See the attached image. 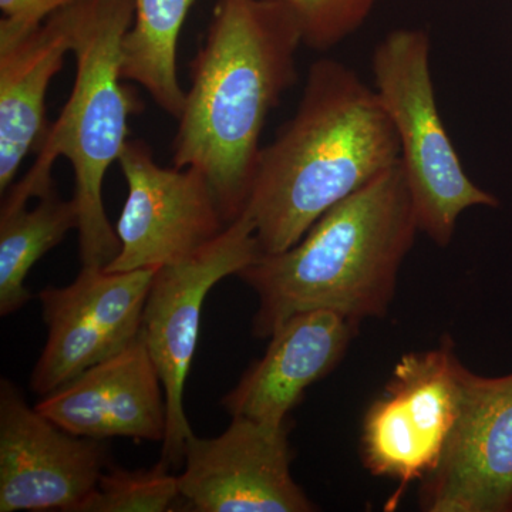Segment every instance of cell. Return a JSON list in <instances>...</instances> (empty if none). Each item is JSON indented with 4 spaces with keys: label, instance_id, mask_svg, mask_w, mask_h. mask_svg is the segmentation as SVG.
<instances>
[{
    "label": "cell",
    "instance_id": "5b68a950",
    "mask_svg": "<svg viewBox=\"0 0 512 512\" xmlns=\"http://www.w3.org/2000/svg\"><path fill=\"white\" fill-rule=\"evenodd\" d=\"M375 92L392 121L417 225L448 247L461 215L500 201L470 180L441 119L431 74V37L424 29L387 33L372 53Z\"/></svg>",
    "mask_w": 512,
    "mask_h": 512
},
{
    "label": "cell",
    "instance_id": "9c48e42d",
    "mask_svg": "<svg viewBox=\"0 0 512 512\" xmlns=\"http://www.w3.org/2000/svg\"><path fill=\"white\" fill-rule=\"evenodd\" d=\"M156 271L82 268L73 284L43 289L47 342L30 376L33 392L40 397L55 392L136 342Z\"/></svg>",
    "mask_w": 512,
    "mask_h": 512
},
{
    "label": "cell",
    "instance_id": "e0dca14e",
    "mask_svg": "<svg viewBox=\"0 0 512 512\" xmlns=\"http://www.w3.org/2000/svg\"><path fill=\"white\" fill-rule=\"evenodd\" d=\"M77 225L73 201L56 190L32 210L0 212V315H12L32 299L25 286L30 269Z\"/></svg>",
    "mask_w": 512,
    "mask_h": 512
},
{
    "label": "cell",
    "instance_id": "52a82bcc",
    "mask_svg": "<svg viewBox=\"0 0 512 512\" xmlns=\"http://www.w3.org/2000/svg\"><path fill=\"white\" fill-rule=\"evenodd\" d=\"M259 255L254 224L242 214L207 247L178 264L161 266L153 276L140 338L164 387L167 431L161 460L171 468L184 466L185 447L194 436L184 392L200 336L202 305L215 284L238 275Z\"/></svg>",
    "mask_w": 512,
    "mask_h": 512
},
{
    "label": "cell",
    "instance_id": "ba28073f",
    "mask_svg": "<svg viewBox=\"0 0 512 512\" xmlns=\"http://www.w3.org/2000/svg\"><path fill=\"white\" fill-rule=\"evenodd\" d=\"M117 163L127 198L116 228L120 252L106 271L178 264L228 227L210 183L195 168L161 167L143 140H128Z\"/></svg>",
    "mask_w": 512,
    "mask_h": 512
},
{
    "label": "cell",
    "instance_id": "ac0fdd59",
    "mask_svg": "<svg viewBox=\"0 0 512 512\" xmlns=\"http://www.w3.org/2000/svg\"><path fill=\"white\" fill-rule=\"evenodd\" d=\"M160 460L148 470L110 468L74 512H164L180 494L178 476Z\"/></svg>",
    "mask_w": 512,
    "mask_h": 512
},
{
    "label": "cell",
    "instance_id": "3957f363",
    "mask_svg": "<svg viewBox=\"0 0 512 512\" xmlns=\"http://www.w3.org/2000/svg\"><path fill=\"white\" fill-rule=\"evenodd\" d=\"M419 232L399 161L325 212L298 244L238 272L258 296L255 338L269 339L291 316L318 309L357 325L386 315Z\"/></svg>",
    "mask_w": 512,
    "mask_h": 512
},
{
    "label": "cell",
    "instance_id": "ffe728a7",
    "mask_svg": "<svg viewBox=\"0 0 512 512\" xmlns=\"http://www.w3.org/2000/svg\"><path fill=\"white\" fill-rule=\"evenodd\" d=\"M77 0H0V42H10L39 28L50 16Z\"/></svg>",
    "mask_w": 512,
    "mask_h": 512
},
{
    "label": "cell",
    "instance_id": "7c38bea8",
    "mask_svg": "<svg viewBox=\"0 0 512 512\" xmlns=\"http://www.w3.org/2000/svg\"><path fill=\"white\" fill-rule=\"evenodd\" d=\"M419 503L427 512H512V372L484 377L466 367L456 429Z\"/></svg>",
    "mask_w": 512,
    "mask_h": 512
},
{
    "label": "cell",
    "instance_id": "30bf717a",
    "mask_svg": "<svg viewBox=\"0 0 512 512\" xmlns=\"http://www.w3.org/2000/svg\"><path fill=\"white\" fill-rule=\"evenodd\" d=\"M289 424L232 417L221 436H192L178 476L181 497L200 512H311L293 480Z\"/></svg>",
    "mask_w": 512,
    "mask_h": 512
},
{
    "label": "cell",
    "instance_id": "277c9868",
    "mask_svg": "<svg viewBox=\"0 0 512 512\" xmlns=\"http://www.w3.org/2000/svg\"><path fill=\"white\" fill-rule=\"evenodd\" d=\"M72 8V93L47 128L35 164L6 194L0 212L25 208L30 198L56 190L53 165L66 158L73 168L83 268L104 269L120 252L116 229L104 210V178L127 144L128 120L143 109L120 72L121 42L133 23L134 0H77Z\"/></svg>",
    "mask_w": 512,
    "mask_h": 512
},
{
    "label": "cell",
    "instance_id": "4fadbf2b",
    "mask_svg": "<svg viewBox=\"0 0 512 512\" xmlns=\"http://www.w3.org/2000/svg\"><path fill=\"white\" fill-rule=\"evenodd\" d=\"M163 383L143 339L97 363L36 403L62 429L104 440L163 441L167 404Z\"/></svg>",
    "mask_w": 512,
    "mask_h": 512
},
{
    "label": "cell",
    "instance_id": "5bb4252c",
    "mask_svg": "<svg viewBox=\"0 0 512 512\" xmlns=\"http://www.w3.org/2000/svg\"><path fill=\"white\" fill-rule=\"evenodd\" d=\"M357 323L325 309L296 313L269 336L261 360L222 399L231 417L285 424L306 389L329 375L345 356Z\"/></svg>",
    "mask_w": 512,
    "mask_h": 512
},
{
    "label": "cell",
    "instance_id": "6da1fadb",
    "mask_svg": "<svg viewBox=\"0 0 512 512\" xmlns=\"http://www.w3.org/2000/svg\"><path fill=\"white\" fill-rule=\"evenodd\" d=\"M302 32L279 0H218L190 64L173 164L200 171L229 225L244 214L266 120L298 82Z\"/></svg>",
    "mask_w": 512,
    "mask_h": 512
},
{
    "label": "cell",
    "instance_id": "7a4b0ae2",
    "mask_svg": "<svg viewBox=\"0 0 512 512\" xmlns=\"http://www.w3.org/2000/svg\"><path fill=\"white\" fill-rule=\"evenodd\" d=\"M399 161V140L375 89L348 64L316 60L295 114L259 156L244 211L259 252L298 244L325 212Z\"/></svg>",
    "mask_w": 512,
    "mask_h": 512
},
{
    "label": "cell",
    "instance_id": "2e32d148",
    "mask_svg": "<svg viewBox=\"0 0 512 512\" xmlns=\"http://www.w3.org/2000/svg\"><path fill=\"white\" fill-rule=\"evenodd\" d=\"M197 0H134V19L121 42L120 72L143 86L158 107L180 119L185 92L178 79V40Z\"/></svg>",
    "mask_w": 512,
    "mask_h": 512
},
{
    "label": "cell",
    "instance_id": "8992f818",
    "mask_svg": "<svg viewBox=\"0 0 512 512\" xmlns=\"http://www.w3.org/2000/svg\"><path fill=\"white\" fill-rule=\"evenodd\" d=\"M464 372L450 338L396 363L363 417L360 457L370 474L402 491L436 471L460 417Z\"/></svg>",
    "mask_w": 512,
    "mask_h": 512
},
{
    "label": "cell",
    "instance_id": "d6986e66",
    "mask_svg": "<svg viewBox=\"0 0 512 512\" xmlns=\"http://www.w3.org/2000/svg\"><path fill=\"white\" fill-rule=\"evenodd\" d=\"M292 10L303 46L326 53L359 32L380 0H279Z\"/></svg>",
    "mask_w": 512,
    "mask_h": 512
},
{
    "label": "cell",
    "instance_id": "8fae6325",
    "mask_svg": "<svg viewBox=\"0 0 512 512\" xmlns=\"http://www.w3.org/2000/svg\"><path fill=\"white\" fill-rule=\"evenodd\" d=\"M107 466L104 440L76 436L0 382V512H74Z\"/></svg>",
    "mask_w": 512,
    "mask_h": 512
},
{
    "label": "cell",
    "instance_id": "9a60e30c",
    "mask_svg": "<svg viewBox=\"0 0 512 512\" xmlns=\"http://www.w3.org/2000/svg\"><path fill=\"white\" fill-rule=\"evenodd\" d=\"M76 3V2H74ZM73 5L39 28L0 42V192L47 133L46 94L73 47Z\"/></svg>",
    "mask_w": 512,
    "mask_h": 512
}]
</instances>
